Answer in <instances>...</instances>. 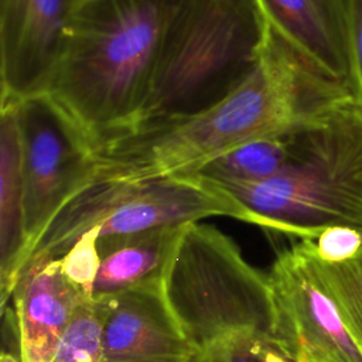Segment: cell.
I'll use <instances>...</instances> for the list:
<instances>
[{
  "label": "cell",
  "instance_id": "obj_8",
  "mask_svg": "<svg viewBox=\"0 0 362 362\" xmlns=\"http://www.w3.org/2000/svg\"><path fill=\"white\" fill-rule=\"evenodd\" d=\"M267 274L276 311L273 338L293 362H362L361 346L297 242L277 252Z\"/></svg>",
  "mask_w": 362,
  "mask_h": 362
},
{
  "label": "cell",
  "instance_id": "obj_9",
  "mask_svg": "<svg viewBox=\"0 0 362 362\" xmlns=\"http://www.w3.org/2000/svg\"><path fill=\"white\" fill-rule=\"evenodd\" d=\"M78 0H0L1 102L47 93Z\"/></svg>",
  "mask_w": 362,
  "mask_h": 362
},
{
  "label": "cell",
  "instance_id": "obj_15",
  "mask_svg": "<svg viewBox=\"0 0 362 362\" xmlns=\"http://www.w3.org/2000/svg\"><path fill=\"white\" fill-rule=\"evenodd\" d=\"M291 133L262 137L240 144L188 175H195L218 185L264 181L277 174L287 161Z\"/></svg>",
  "mask_w": 362,
  "mask_h": 362
},
{
  "label": "cell",
  "instance_id": "obj_20",
  "mask_svg": "<svg viewBox=\"0 0 362 362\" xmlns=\"http://www.w3.org/2000/svg\"><path fill=\"white\" fill-rule=\"evenodd\" d=\"M300 242L317 259L325 263H341L362 249V232L349 226H329L317 236L303 238Z\"/></svg>",
  "mask_w": 362,
  "mask_h": 362
},
{
  "label": "cell",
  "instance_id": "obj_2",
  "mask_svg": "<svg viewBox=\"0 0 362 362\" xmlns=\"http://www.w3.org/2000/svg\"><path fill=\"white\" fill-rule=\"evenodd\" d=\"M184 0H78L47 93L95 150L129 136Z\"/></svg>",
  "mask_w": 362,
  "mask_h": 362
},
{
  "label": "cell",
  "instance_id": "obj_16",
  "mask_svg": "<svg viewBox=\"0 0 362 362\" xmlns=\"http://www.w3.org/2000/svg\"><path fill=\"white\" fill-rule=\"evenodd\" d=\"M297 245L308 257L349 334L362 349V249L349 260L325 263L310 253L300 239Z\"/></svg>",
  "mask_w": 362,
  "mask_h": 362
},
{
  "label": "cell",
  "instance_id": "obj_3",
  "mask_svg": "<svg viewBox=\"0 0 362 362\" xmlns=\"http://www.w3.org/2000/svg\"><path fill=\"white\" fill-rule=\"evenodd\" d=\"M214 185L270 232L298 239L329 226L362 232V100L349 96L293 132L287 161L273 177Z\"/></svg>",
  "mask_w": 362,
  "mask_h": 362
},
{
  "label": "cell",
  "instance_id": "obj_22",
  "mask_svg": "<svg viewBox=\"0 0 362 362\" xmlns=\"http://www.w3.org/2000/svg\"><path fill=\"white\" fill-rule=\"evenodd\" d=\"M0 362H21L20 359H17L13 354H10V352H3L1 354V358H0Z\"/></svg>",
  "mask_w": 362,
  "mask_h": 362
},
{
  "label": "cell",
  "instance_id": "obj_17",
  "mask_svg": "<svg viewBox=\"0 0 362 362\" xmlns=\"http://www.w3.org/2000/svg\"><path fill=\"white\" fill-rule=\"evenodd\" d=\"M109 300H86L62 334L51 362H106L105 321Z\"/></svg>",
  "mask_w": 362,
  "mask_h": 362
},
{
  "label": "cell",
  "instance_id": "obj_1",
  "mask_svg": "<svg viewBox=\"0 0 362 362\" xmlns=\"http://www.w3.org/2000/svg\"><path fill=\"white\" fill-rule=\"evenodd\" d=\"M349 96L344 81L269 28L257 66L238 89L198 115L100 147L95 180L188 175L240 144L296 132Z\"/></svg>",
  "mask_w": 362,
  "mask_h": 362
},
{
  "label": "cell",
  "instance_id": "obj_14",
  "mask_svg": "<svg viewBox=\"0 0 362 362\" xmlns=\"http://www.w3.org/2000/svg\"><path fill=\"white\" fill-rule=\"evenodd\" d=\"M23 180L16 113L11 103L0 106V310L7 303L25 266Z\"/></svg>",
  "mask_w": 362,
  "mask_h": 362
},
{
  "label": "cell",
  "instance_id": "obj_13",
  "mask_svg": "<svg viewBox=\"0 0 362 362\" xmlns=\"http://www.w3.org/2000/svg\"><path fill=\"white\" fill-rule=\"evenodd\" d=\"M187 225L98 239L100 269L92 298L112 300L130 288L161 283Z\"/></svg>",
  "mask_w": 362,
  "mask_h": 362
},
{
  "label": "cell",
  "instance_id": "obj_5",
  "mask_svg": "<svg viewBox=\"0 0 362 362\" xmlns=\"http://www.w3.org/2000/svg\"><path fill=\"white\" fill-rule=\"evenodd\" d=\"M161 288L174 317L201 352L238 334H274L269 274L252 266L235 240L214 225H187Z\"/></svg>",
  "mask_w": 362,
  "mask_h": 362
},
{
  "label": "cell",
  "instance_id": "obj_6",
  "mask_svg": "<svg viewBox=\"0 0 362 362\" xmlns=\"http://www.w3.org/2000/svg\"><path fill=\"white\" fill-rule=\"evenodd\" d=\"M212 216H228L255 225L250 212L230 194L195 175L140 181L95 180L54 218L28 262L59 259L90 230H96L100 239L201 222Z\"/></svg>",
  "mask_w": 362,
  "mask_h": 362
},
{
  "label": "cell",
  "instance_id": "obj_11",
  "mask_svg": "<svg viewBox=\"0 0 362 362\" xmlns=\"http://www.w3.org/2000/svg\"><path fill=\"white\" fill-rule=\"evenodd\" d=\"M21 362H51L76 310L89 297L62 273L59 259L28 262L13 290Z\"/></svg>",
  "mask_w": 362,
  "mask_h": 362
},
{
  "label": "cell",
  "instance_id": "obj_10",
  "mask_svg": "<svg viewBox=\"0 0 362 362\" xmlns=\"http://www.w3.org/2000/svg\"><path fill=\"white\" fill-rule=\"evenodd\" d=\"M103 344L106 362H197L202 354L170 310L161 283L109 300Z\"/></svg>",
  "mask_w": 362,
  "mask_h": 362
},
{
  "label": "cell",
  "instance_id": "obj_18",
  "mask_svg": "<svg viewBox=\"0 0 362 362\" xmlns=\"http://www.w3.org/2000/svg\"><path fill=\"white\" fill-rule=\"evenodd\" d=\"M209 352L216 362H293L273 337L255 332L233 335Z\"/></svg>",
  "mask_w": 362,
  "mask_h": 362
},
{
  "label": "cell",
  "instance_id": "obj_7",
  "mask_svg": "<svg viewBox=\"0 0 362 362\" xmlns=\"http://www.w3.org/2000/svg\"><path fill=\"white\" fill-rule=\"evenodd\" d=\"M16 113L27 259L61 209L98 174L96 150L48 95L7 100Z\"/></svg>",
  "mask_w": 362,
  "mask_h": 362
},
{
  "label": "cell",
  "instance_id": "obj_21",
  "mask_svg": "<svg viewBox=\"0 0 362 362\" xmlns=\"http://www.w3.org/2000/svg\"><path fill=\"white\" fill-rule=\"evenodd\" d=\"M345 6L356 78V95L362 100V0H345Z\"/></svg>",
  "mask_w": 362,
  "mask_h": 362
},
{
  "label": "cell",
  "instance_id": "obj_4",
  "mask_svg": "<svg viewBox=\"0 0 362 362\" xmlns=\"http://www.w3.org/2000/svg\"><path fill=\"white\" fill-rule=\"evenodd\" d=\"M267 30L253 0H184L130 134L177 123L230 95L257 66Z\"/></svg>",
  "mask_w": 362,
  "mask_h": 362
},
{
  "label": "cell",
  "instance_id": "obj_23",
  "mask_svg": "<svg viewBox=\"0 0 362 362\" xmlns=\"http://www.w3.org/2000/svg\"><path fill=\"white\" fill-rule=\"evenodd\" d=\"M197 362H216V359L211 352H202L201 356L197 359Z\"/></svg>",
  "mask_w": 362,
  "mask_h": 362
},
{
  "label": "cell",
  "instance_id": "obj_19",
  "mask_svg": "<svg viewBox=\"0 0 362 362\" xmlns=\"http://www.w3.org/2000/svg\"><path fill=\"white\" fill-rule=\"evenodd\" d=\"M59 260L65 277L92 298L93 286L100 269L98 232L90 230L82 235Z\"/></svg>",
  "mask_w": 362,
  "mask_h": 362
},
{
  "label": "cell",
  "instance_id": "obj_12",
  "mask_svg": "<svg viewBox=\"0 0 362 362\" xmlns=\"http://www.w3.org/2000/svg\"><path fill=\"white\" fill-rule=\"evenodd\" d=\"M253 1L273 33L356 95L345 0Z\"/></svg>",
  "mask_w": 362,
  "mask_h": 362
}]
</instances>
